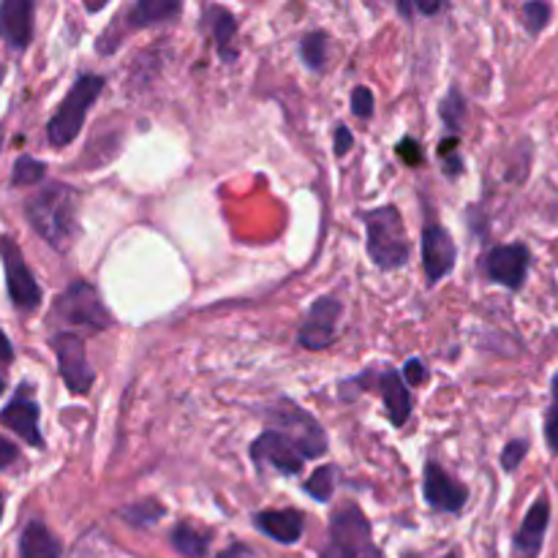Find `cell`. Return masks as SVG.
Returning a JSON list of instances; mask_svg holds the SVG:
<instances>
[{"mask_svg":"<svg viewBox=\"0 0 558 558\" xmlns=\"http://www.w3.org/2000/svg\"><path fill=\"white\" fill-rule=\"evenodd\" d=\"M0 423H3L5 428L14 430L16 436H22L27 445H33V447L44 445L41 430H38V407L31 401V398H25V396L14 398V401H11L9 407L0 412Z\"/></svg>","mask_w":558,"mask_h":558,"instance_id":"16","label":"cell"},{"mask_svg":"<svg viewBox=\"0 0 558 558\" xmlns=\"http://www.w3.org/2000/svg\"><path fill=\"white\" fill-rule=\"evenodd\" d=\"M550 523V507L545 499L534 501V507L529 510L526 521H523L521 532L515 534V556L518 558H537L543 550L545 532H548Z\"/></svg>","mask_w":558,"mask_h":558,"instance_id":"15","label":"cell"},{"mask_svg":"<svg viewBox=\"0 0 558 558\" xmlns=\"http://www.w3.org/2000/svg\"><path fill=\"white\" fill-rule=\"evenodd\" d=\"M485 270H488V276L494 278L496 283H501V287L521 289L529 272V248L521 243L499 245V248H494L488 254Z\"/></svg>","mask_w":558,"mask_h":558,"instance_id":"12","label":"cell"},{"mask_svg":"<svg viewBox=\"0 0 558 558\" xmlns=\"http://www.w3.org/2000/svg\"><path fill=\"white\" fill-rule=\"evenodd\" d=\"M3 390H5V381H3V376H0V396H3Z\"/></svg>","mask_w":558,"mask_h":558,"instance_id":"38","label":"cell"},{"mask_svg":"<svg viewBox=\"0 0 558 558\" xmlns=\"http://www.w3.org/2000/svg\"><path fill=\"white\" fill-rule=\"evenodd\" d=\"M54 314L69 325H85L90 330H107L112 325L107 308L96 289L85 281H76L54 300Z\"/></svg>","mask_w":558,"mask_h":558,"instance_id":"6","label":"cell"},{"mask_svg":"<svg viewBox=\"0 0 558 558\" xmlns=\"http://www.w3.org/2000/svg\"><path fill=\"white\" fill-rule=\"evenodd\" d=\"M0 518H3V494H0Z\"/></svg>","mask_w":558,"mask_h":558,"instance_id":"39","label":"cell"},{"mask_svg":"<svg viewBox=\"0 0 558 558\" xmlns=\"http://www.w3.org/2000/svg\"><path fill=\"white\" fill-rule=\"evenodd\" d=\"M526 452H529V441H523V439L510 441V445L505 447V452H501V466H505L507 472H515V469L521 466V461Z\"/></svg>","mask_w":558,"mask_h":558,"instance_id":"28","label":"cell"},{"mask_svg":"<svg viewBox=\"0 0 558 558\" xmlns=\"http://www.w3.org/2000/svg\"><path fill=\"white\" fill-rule=\"evenodd\" d=\"M101 90L104 80L96 74H85L74 82V87L65 93V98L54 109L52 120L47 125V136L54 147H65L76 140V134L82 131V123H85L87 109L101 96Z\"/></svg>","mask_w":558,"mask_h":558,"instance_id":"4","label":"cell"},{"mask_svg":"<svg viewBox=\"0 0 558 558\" xmlns=\"http://www.w3.org/2000/svg\"><path fill=\"white\" fill-rule=\"evenodd\" d=\"M414 9H417L420 14H436V11H441V3H417Z\"/></svg>","mask_w":558,"mask_h":558,"instance_id":"36","label":"cell"},{"mask_svg":"<svg viewBox=\"0 0 558 558\" xmlns=\"http://www.w3.org/2000/svg\"><path fill=\"white\" fill-rule=\"evenodd\" d=\"M205 20H207V25H210L213 38H216L218 54H221L223 60L238 58V54L232 52V47H229L234 38V33H238V20H234L227 9H221V5H213V9H207Z\"/></svg>","mask_w":558,"mask_h":558,"instance_id":"20","label":"cell"},{"mask_svg":"<svg viewBox=\"0 0 558 558\" xmlns=\"http://www.w3.org/2000/svg\"><path fill=\"white\" fill-rule=\"evenodd\" d=\"M267 420H270L267 430H276L278 436H283L303 456V461L305 458H319L327 450L325 428L305 409L281 401Z\"/></svg>","mask_w":558,"mask_h":558,"instance_id":"5","label":"cell"},{"mask_svg":"<svg viewBox=\"0 0 558 558\" xmlns=\"http://www.w3.org/2000/svg\"><path fill=\"white\" fill-rule=\"evenodd\" d=\"M180 14V3L174 0H142L129 11V27H145L167 22Z\"/></svg>","mask_w":558,"mask_h":558,"instance_id":"21","label":"cell"},{"mask_svg":"<svg viewBox=\"0 0 558 558\" xmlns=\"http://www.w3.org/2000/svg\"><path fill=\"white\" fill-rule=\"evenodd\" d=\"M341 316V303L336 298H322L311 305L308 316H305L303 327H300V343L305 349H327L336 341V325Z\"/></svg>","mask_w":558,"mask_h":558,"instance_id":"9","label":"cell"},{"mask_svg":"<svg viewBox=\"0 0 558 558\" xmlns=\"http://www.w3.org/2000/svg\"><path fill=\"white\" fill-rule=\"evenodd\" d=\"M147 507H150V505H142V507H136V510H129V512H125V515H129V518L140 515V521H136V523H145V521L150 523L153 518L161 515V507H158V510H153V512H147Z\"/></svg>","mask_w":558,"mask_h":558,"instance_id":"34","label":"cell"},{"mask_svg":"<svg viewBox=\"0 0 558 558\" xmlns=\"http://www.w3.org/2000/svg\"><path fill=\"white\" fill-rule=\"evenodd\" d=\"M0 147H3V129H0Z\"/></svg>","mask_w":558,"mask_h":558,"instance_id":"40","label":"cell"},{"mask_svg":"<svg viewBox=\"0 0 558 558\" xmlns=\"http://www.w3.org/2000/svg\"><path fill=\"white\" fill-rule=\"evenodd\" d=\"M336 466H322L311 474V480H305V494L314 496L316 501H327L336 490Z\"/></svg>","mask_w":558,"mask_h":558,"instance_id":"23","label":"cell"},{"mask_svg":"<svg viewBox=\"0 0 558 558\" xmlns=\"http://www.w3.org/2000/svg\"><path fill=\"white\" fill-rule=\"evenodd\" d=\"M251 456L256 466H272L281 474H300L303 469V456L276 430H265L251 447Z\"/></svg>","mask_w":558,"mask_h":558,"instance_id":"13","label":"cell"},{"mask_svg":"<svg viewBox=\"0 0 558 558\" xmlns=\"http://www.w3.org/2000/svg\"><path fill=\"white\" fill-rule=\"evenodd\" d=\"M221 558H248V556H245L243 548H232V550H229V554H223Z\"/></svg>","mask_w":558,"mask_h":558,"instance_id":"37","label":"cell"},{"mask_svg":"<svg viewBox=\"0 0 558 558\" xmlns=\"http://www.w3.org/2000/svg\"><path fill=\"white\" fill-rule=\"evenodd\" d=\"M469 499L466 485L452 480L439 463L425 466V501L436 512H461Z\"/></svg>","mask_w":558,"mask_h":558,"instance_id":"10","label":"cell"},{"mask_svg":"<svg viewBox=\"0 0 558 558\" xmlns=\"http://www.w3.org/2000/svg\"><path fill=\"white\" fill-rule=\"evenodd\" d=\"M76 205L80 196L71 185L49 183L27 199L25 213L33 232L41 234L54 251H65L76 234Z\"/></svg>","mask_w":558,"mask_h":558,"instance_id":"1","label":"cell"},{"mask_svg":"<svg viewBox=\"0 0 558 558\" xmlns=\"http://www.w3.org/2000/svg\"><path fill=\"white\" fill-rule=\"evenodd\" d=\"M368 232V254L381 270H396L409 262V240L403 232L401 213L396 207H379L363 216Z\"/></svg>","mask_w":558,"mask_h":558,"instance_id":"2","label":"cell"},{"mask_svg":"<svg viewBox=\"0 0 558 558\" xmlns=\"http://www.w3.org/2000/svg\"><path fill=\"white\" fill-rule=\"evenodd\" d=\"M16 458H20V450H16L9 439H3V436H0V469L11 466Z\"/></svg>","mask_w":558,"mask_h":558,"instance_id":"33","label":"cell"},{"mask_svg":"<svg viewBox=\"0 0 558 558\" xmlns=\"http://www.w3.org/2000/svg\"><path fill=\"white\" fill-rule=\"evenodd\" d=\"M14 360V349H11V341L0 330V363H11Z\"/></svg>","mask_w":558,"mask_h":558,"instance_id":"35","label":"cell"},{"mask_svg":"<svg viewBox=\"0 0 558 558\" xmlns=\"http://www.w3.org/2000/svg\"><path fill=\"white\" fill-rule=\"evenodd\" d=\"M352 112L357 114V118H371V114H374V93H371L368 87H354Z\"/></svg>","mask_w":558,"mask_h":558,"instance_id":"29","label":"cell"},{"mask_svg":"<svg viewBox=\"0 0 558 558\" xmlns=\"http://www.w3.org/2000/svg\"><path fill=\"white\" fill-rule=\"evenodd\" d=\"M523 16H526V27L532 33H539L550 20V5L548 3H529L523 9Z\"/></svg>","mask_w":558,"mask_h":558,"instance_id":"27","label":"cell"},{"mask_svg":"<svg viewBox=\"0 0 558 558\" xmlns=\"http://www.w3.org/2000/svg\"><path fill=\"white\" fill-rule=\"evenodd\" d=\"M0 82H3V71H0Z\"/></svg>","mask_w":558,"mask_h":558,"instance_id":"41","label":"cell"},{"mask_svg":"<svg viewBox=\"0 0 558 558\" xmlns=\"http://www.w3.org/2000/svg\"><path fill=\"white\" fill-rule=\"evenodd\" d=\"M456 243H452L450 232L439 223H425L423 229V265L425 276L430 283L441 281L447 272L456 265Z\"/></svg>","mask_w":558,"mask_h":558,"instance_id":"11","label":"cell"},{"mask_svg":"<svg viewBox=\"0 0 558 558\" xmlns=\"http://www.w3.org/2000/svg\"><path fill=\"white\" fill-rule=\"evenodd\" d=\"M379 392L385 398L387 417H390L392 425H403L412 414V396H409L407 385H403L401 374L392 371L390 365L379 371Z\"/></svg>","mask_w":558,"mask_h":558,"instance_id":"17","label":"cell"},{"mask_svg":"<svg viewBox=\"0 0 558 558\" xmlns=\"http://www.w3.org/2000/svg\"><path fill=\"white\" fill-rule=\"evenodd\" d=\"M172 545L185 558H202L207 554V534H199L189 523H180L172 532Z\"/></svg>","mask_w":558,"mask_h":558,"instance_id":"22","label":"cell"},{"mask_svg":"<svg viewBox=\"0 0 558 558\" xmlns=\"http://www.w3.org/2000/svg\"><path fill=\"white\" fill-rule=\"evenodd\" d=\"M256 529L265 532L267 537L278 539L283 545H292L298 543L300 534H303V512L298 510H267L259 512L254 518Z\"/></svg>","mask_w":558,"mask_h":558,"instance_id":"18","label":"cell"},{"mask_svg":"<svg viewBox=\"0 0 558 558\" xmlns=\"http://www.w3.org/2000/svg\"><path fill=\"white\" fill-rule=\"evenodd\" d=\"M22 558H60V543L44 523H27L20 537Z\"/></svg>","mask_w":558,"mask_h":558,"instance_id":"19","label":"cell"},{"mask_svg":"<svg viewBox=\"0 0 558 558\" xmlns=\"http://www.w3.org/2000/svg\"><path fill=\"white\" fill-rule=\"evenodd\" d=\"M403 376L409 379V385L417 387V385H423L425 379H428V371H425V365L420 363V360H409L407 368H403Z\"/></svg>","mask_w":558,"mask_h":558,"instance_id":"31","label":"cell"},{"mask_svg":"<svg viewBox=\"0 0 558 558\" xmlns=\"http://www.w3.org/2000/svg\"><path fill=\"white\" fill-rule=\"evenodd\" d=\"M0 259H3L5 287H9L11 303H14L20 311L36 308V305L41 303V289H38L31 267L25 265V256H22L16 240H11L9 234L0 238Z\"/></svg>","mask_w":558,"mask_h":558,"instance_id":"7","label":"cell"},{"mask_svg":"<svg viewBox=\"0 0 558 558\" xmlns=\"http://www.w3.org/2000/svg\"><path fill=\"white\" fill-rule=\"evenodd\" d=\"M354 140H352V131L347 129V125H338L336 129V153L338 156H343V153L352 150Z\"/></svg>","mask_w":558,"mask_h":558,"instance_id":"32","label":"cell"},{"mask_svg":"<svg viewBox=\"0 0 558 558\" xmlns=\"http://www.w3.org/2000/svg\"><path fill=\"white\" fill-rule=\"evenodd\" d=\"M398 153H401L403 161L412 163V167H417V163L423 161V147H420L417 140H403L401 145H398Z\"/></svg>","mask_w":558,"mask_h":558,"instance_id":"30","label":"cell"},{"mask_svg":"<svg viewBox=\"0 0 558 558\" xmlns=\"http://www.w3.org/2000/svg\"><path fill=\"white\" fill-rule=\"evenodd\" d=\"M554 403L548 409V417H545V439H548V447L558 456V374L554 376Z\"/></svg>","mask_w":558,"mask_h":558,"instance_id":"26","label":"cell"},{"mask_svg":"<svg viewBox=\"0 0 558 558\" xmlns=\"http://www.w3.org/2000/svg\"><path fill=\"white\" fill-rule=\"evenodd\" d=\"M52 347L54 354H58L60 376H63L65 387H69L74 396H85L93 387V379H96V376H93L90 365H87L82 338L74 336V332H60V336L52 338Z\"/></svg>","mask_w":558,"mask_h":558,"instance_id":"8","label":"cell"},{"mask_svg":"<svg viewBox=\"0 0 558 558\" xmlns=\"http://www.w3.org/2000/svg\"><path fill=\"white\" fill-rule=\"evenodd\" d=\"M322 558H385L376 548L368 518L357 505L336 510L330 521V543L322 550Z\"/></svg>","mask_w":558,"mask_h":558,"instance_id":"3","label":"cell"},{"mask_svg":"<svg viewBox=\"0 0 558 558\" xmlns=\"http://www.w3.org/2000/svg\"><path fill=\"white\" fill-rule=\"evenodd\" d=\"M33 3L31 0H5L0 3V38L9 47L25 49L33 38Z\"/></svg>","mask_w":558,"mask_h":558,"instance_id":"14","label":"cell"},{"mask_svg":"<svg viewBox=\"0 0 558 558\" xmlns=\"http://www.w3.org/2000/svg\"><path fill=\"white\" fill-rule=\"evenodd\" d=\"M300 52H303L305 65H308L311 71L325 69V63H327V36L325 33H308V36L303 38V47H300Z\"/></svg>","mask_w":558,"mask_h":558,"instance_id":"24","label":"cell"},{"mask_svg":"<svg viewBox=\"0 0 558 558\" xmlns=\"http://www.w3.org/2000/svg\"><path fill=\"white\" fill-rule=\"evenodd\" d=\"M447 558H456V556H447Z\"/></svg>","mask_w":558,"mask_h":558,"instance_id":"42","label":"cell"},{"mask_svg":"<svg viewBox=\"0 0 558 558\" xmlns=\"http://www.w3.org/2000/svg\"><path fill=\"white\" fill-rule=\"evenodd\" d=\"M44 172H47V167L41 161H36L31 156H22L14 163V178L11 180H14V185H33L44 178Z\"/></svg>","mask_w":558,"mask_h":558,"instance_id":"25","label":"cell"}]
</instances>
